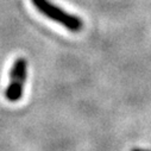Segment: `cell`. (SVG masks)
Returning <instances> with one entry per match:
<instances>
[{
	"label": "cell",
	"instance_id": "3",
	"mask_svg": "<svg viewBox=\"0 0 151 151\" xmlns=\"http://www.w3.org/2000/svg\"><path fill=\"white\" fill-rule=\"evenodd\" d=\"M132 151H147V150H143V149H133Z\"/></svg>",
	"mask_w": 151,
	"mask_h": 151
},
{
	"label": "cell",
	"instance_id": "2",
	"mask_svg": "<svg viewBox=\"0 0 151 151\" xmlns=\"http://www.w3.org/2000/svg\"><path fill=\"white\" fill-rule=\"evenodd\" d=\"M26 76H27V62L25 58L19 57L14 61L11 68L10 82L5 92V96L9 101L17 102L22 99Z\"/></svg>",
	"mask_w": 151,
	"mask_h": 151
},
{
	"label": "cell",
	"instance_id": "1",
	"mask_svg": "<svg viewBox=\"0 0 151 151\" xmlns=\"http://www.w3.org/2000/svg\"><path fill=\"white\" fill-rule=\"evenodd\" d=\"M32 5L44 17L62 25L71 32H79L83 27V22L78 16H73L61 7L54 5L50 0H31Z\"/></svg>",
	"mask_w": 151,
	"mask_h": 151
}]
</instances>
